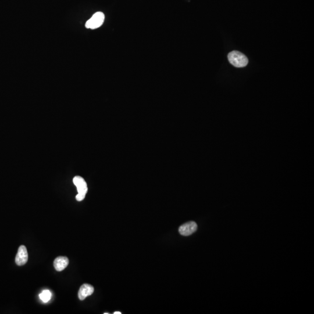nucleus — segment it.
Returning <instances> with one entry per match:
<instances>
[{"instance_id":"f257e3e1","label":"nucleus","mask_w":314,"mask_h":314,"mask_svg":"<svg viewBox=\"0 0 314 314\" xmlns=\"http://www.w3.org/2000/svg\"><path fill=\"white\" fill-rule=\"evenodd\" d=\"M230 63L237 68H243L247 66L249 60L245 55L237 51H233L228 55Z\"/></svg>"},{"instance_id":"f03ea898","label":"nucleus","mask_w":314,"mask_h":314,"mask_svg":"<svg viewBox=\"0 0 314 314\" xmlns=\"http://www.w3.org/2000/svg\"><path fill=\"white\" fill-rule=\"evenodd\" d=\"M104 14L101 12H97L86 23V27L88 29H95L100 27L104 21Z\"/></svg>"},{"instance_id":"7ed1b4c3","label":"nucleus","mask_w":314,"mask_h":314,"mask_svg":"<svg viewBox=\"0 0 314 314\" xmlns=\"http://www.w3.org/2000/svg\"><path fill=\"white\" fill-rule=\"evenodd\" d=\"M197 229V224L193 222L190 221L180 226L179 232L180 234L184 236H188L195 233Z\"/></svg>"},{"instance_id":"20e7f679","label":"nucleus","mask_w":314,"mask_h":314,"mask_svg":"<svg viewBox=\"0 0 314 314\" xmlns=\"http://www.w3.org/2000/svg\"><path fill=\"white\" fill-rule=\"evenodd\" d=\"M28 260V253L25 245H20L15 257V262L18 266L26 264Z\"/></svg>"},{"instance_id":"39448f33","label":"nucleus","mask_w":314,"mask_h":314,"mask_svg":"<svg viewBox=\"0 0 314 314\" xmlns=\"http://www.w3.org/2000/svg\"><path fill=\"white\" fill-rule=\"evenodd\" d=\"M73 183L77 187L78 193L86 195L87 193V186L85 180L79 176H76L73 178Z\"/></svg>"},{"instance_id":"423d86ee","label":"nucleus","mask_w":314,"mask_h":314,"mask_svg":"<svg viewBox=\"0 0 314 314\" xmlns=\"http://www.w3.org/2000/svg\"><path fill=\"white\" fill-rule=\"evenodd\" d=\"M94 290V287L91 285L89 284H83L80 287L78 293L79 299L80 300H84L86 297L90 296L93 294Z\"/></svg>"},{"instance_id":"0eeeda50","label":"nucleus","mask_w":314,"mask_h":314,"mask_svg":"<svg viewBox=\"0 0 314 314\" xmlns=\"http://www.w3.org/2000/svg\"><path fill=\"white\" fill-rule=\"evenodd\" d=\"M69 264V259L66 257H58L54 261V266L57 271H62Z\"/></svg>"},{"instance_id":"6e6552de","label":"nucleus","mask_w":314,"mask_h":314,"mask_svg":"<svg viewBox=\"0 0 314 314\" xmlns=\"http://www.w3.org/2000/svg\"><path fill=\"white\" fill-rule=\"evenodd\" d=\"M40 299H41L43 302L47 303L48 302L51 297V293L49 290H44L39 295Z\"/></svg>"},{"instance_id":"1a4fd4ad","label":"nucleus","mask_w":314,"mask_h":314,"mask_svg":"<svg viewBox=\"0 0 314 314\" xmlns=\"http://www.w3.org/2000/svg\"><path fill=\"white\" fill-rule=\"evenodd\" d=\"M85 196L86 195H80V194L78 193L77 195L76 196V199H77V201H81L84 199L85 198Z\"/></svg>"},{"instance_id":"9d476101","label":"nucleus","mask_w":314,"mask_h":314,"mask_svg":"<svg viewBox=\"0 0 314 314\" xmlns=\"http://www.w3.org/2000/svg\"><path fill=\"white\" fill-rule=\"evenodd\" d=\"M114 314H121V312H119V311H116V312H114Z\"/></svg>"}]
</instances>
